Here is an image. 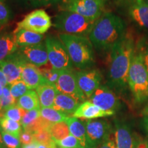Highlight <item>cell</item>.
I'll return each mask as SVG.
<instances>
[{
    "label": "cell",
    "instance_id": "30bf717a",
    "mask_svg": "<svg viewBox=\"0 0 148 148\" xmlns=\"http://www.w3.org/2000/svg\"><path fill=\"white\" fill-rule=\"evenodd\" d=\"M55 85L59 92L71 95L80 102L86 101V97L77 84L75 73L72 70H60L59 77Z\"/></svg>",
    "mask_w": 148,
    "mask_h": 148
},
{
    "label": "cell",
    "instance_id": "d6986e66",
    "mask_svg": "<svg viewBox=\"0 0 148 148\" xmlns=\"http://www.w3.org/2000/svg\"><path fill=\"white\" fill-rule=\"evenodd\" d=\"M80 103V101L72 96L58 92L55 98L53 108L61 111L68 116L71 114L73 115Z\"/></svg>",
    "mask_w": 148,
    "mask_h": 148
},
{
    "label": "cell",
    "instance_id": "7402d4cb",
    "mask_svg": "<svg viewBox=\"0 0 148 148\" xmlns=\"http://www.w3.org/2000/svg\"><path fill=\"white\" fill-rule=\"evenodd\" d=\"M65 122L69 127L70 134L75 137L80 142L83 147H86V131L85 122L74 116H69Z\"/></svg>",
    "mask_w": 148,
    "mask_h": 148
},
{
    "label": "cell",
    "instance_id": "484cf974",
    "mask_svg": "<svg viewBox=\"0 0 148 148\" xmlns=\"http://www.w3.org/2000/svg\"><path fill=\"white\" fill-rule=\"evenodd\" d=\"M0 129L3 132L19 138L20 134L22 132V125L20 122L9 119L3 116L0 118Z\"/></svg>",
    "mask_w": 148,
    "mask_h": 148
},
{
    "label": "cell",
    "instance_id": "ffe728a7",
    "mask_svg": "<svg viewBox=\"0 0 148 148\" xmlns=\"http://www.w3.org/2000/svg\"><path fill=\"white\" fill-rule=\"evenodd\" d=\"M36 91L40 108H53L55 98L59 92L55 84L51 83L43 84L37 88Z\"/></svg>",
    "mask_w": 148,
    "mask_h": 148
},
{
    "label": "cell",
    "instance_id": "f907efd6",
    "mask_svg": "<svg viewBox=\"0 0 148 148\" xmlns=\"http://www.w3.org/2000/svg\"><path fill=\"white\" fill-rule=\"evenodd\" d=\"M3 113H4V112H3L2 108H1V106H0V118L2 117V116H3Z\"/></svg>",
    "mask_w": 148,
    "mask_h": 148
},
{
    "label": "cell",
    "instance_id": "44dd1931",
    "mask_svg": "<svg viewBox=\"0 0 148 148\" xmlns=\"http://www.w3.org/2000/svg\"><path fill=\"white\" fill-rule=\"evenodd\" d=\"M13 33L15 35L16 42L18 47L41 43V41L44 38L43 34H40L23 29L14 31Z\"/></svg>",
    "mask_w": 148,
    "mask_h": 148
},
{
    "label": "cell",
    "instance_id": "d590c367",
    "mask_svg": "<svg viewBox=\"0 0 148 148\" xmlns=\"http://www.w3.org/2000/svg\"><path fill=\"white\" fill-rule=\"evenodd\" d=\"M34 140L41 144H49L53 141L49 130H39L33 134Z\"/></svg>",
    "mask_w": 148,
    "mask_h": 148
},
{
    "label": "cell",
    "instance_id": "816d5d0a",
    "mask_svg": "<svg viewBox=\"0 0 148 148\" xmlns=\"http://www.w3.org/2000/svg\"><path fill=\"white\" fill-rule=\"evenodd\" d=\"M1 26H2V25H1V24L0 23V29H1Z\"/></svg>",
    "mask_w": 148,
    "mask_h": 148
},
{
    "label": "cell",
    "instance_id": "52a82bcc",
    "mask_svg": "<svg viewBox=\"0 0 148 148\" xmlns=\"http://www.w3.org/2000/svg\"><path fill=\"white\" fill-rule=\"evenodd\" d=\"M105 2L106 0H64L62 8L96 21L102 15Z\"/></svg>",
    "mask_w": 148,
    "mask_h": 148
},
{
    "label": "cell",
    "instance_id": "bcb514c9",
    "mask_svg": "<svg viewBox=\"0 0 148 148\" xmlns=\"http://www.w3.org/2000/svg\"><path fill=\"white\" fill-rule=\"evenodd\" d=\"M0 148H5L4 144H3V140H2V136H1V130H0Z\"/></svg>",
    "mask_w": 148,
    "mask_h": 148
},
{
    "label": "cell",
    "instance_id": "3957f363",
    "mask_svg": "<svg viewBox=\"0 0 148 148\" xmlns=\"http://www.w3.org/2000/svg\"><path fill=\"white\" fill-rule=\"evenodd\" d=\"M58 38L67 49L73 65L82 70L89 69L93 65V46L88 37L61 33Z\"/></svg>",
    "mask_w": 148,
    "mask_h": 148
},
{
    "label": "cell",
    "instance_id": "5b68a950",
    "mask_svg": "<svg viewBox=\"0 0 148 148\" xmlns=\"http://www.w3.org/2000/svg\"><path fill=\"white\" fill-rule=\"evenodd\" d=\"M95 23L75 12L64 10L55 16L53 26L64 34L87 37Z\"/></svg>",
    "mask_w": 148,
    "mask_h": 148
},
{
    "label": "cell",
    "instance_id": "74e56055",
    "mask_svg": "<svg viewBox=\"0 0 148 148\" xmlns=\"http://www.w3.org/2000/svg\"><path fill=\"white\" fill-rule=\"evenodd\" d=\"M19 140L23 145H27V144L32 143L33 141H34V136L32 133L23 130L21 134H20Z\"/></svg>",
    "mask_w": 148,
    "mask_h": 148
},
{
    "label": "cell",
    "instance_id": "f35d334b",
    "mask_svg": "<svg viewBox=\"0 0 148 148\" xmlns=\"http://www.w3.org/2000/svg\"><path fill=\"white\" fill-rule=\"evenodd\" d=\"M98 148H116L115 145L114 140L111 138V136L106 140V141L103 142L101 145H99Z\"/></svg>",
    "mask_w": 148,
    "mask_h": 148
},
{
    "label": "cell",
    "instance_id": "c3c4849f",
    "mask_svg": "<svg viewBox=\"0 0 148 148\" xmlns=\"http://www.w3.org/2000/svg\"><path fill=\"white\" fill-rule=\"evenodd\" d=\"M106 1H107V0H106ZM110 1H116V2H123V3H127L128 1H130V0H110Z\"/></svg>",
    "mask_w": 148,
    "mask_h": 148
},
{
    "label": "cell",
    "instance_id": "b9f144b4",
    "mask_svg": "<svg viewBox=\"0 0 148 148\" xmlns=\"http://www.w3.org/2000/svg\"><path fill=\"white\" fill-rule=\"evenodd\" d=\"M0 82H1V84L3 85V87L8 85V82H7L6 77H5L4 73H3V72L1 71V68H0Z\"/></svg>",
    "mask_w": 148,
    "mask_h": 148
},
{
    "label": "cell",
    "instance_id": "5bb4252c",
    "mask_svg": "<svg viewBox=\"0 0 148 148\" xmlns=\"http://www.w3.org/2000/svg\"><path fill=\"white\" fill-rule=\"evenodd\" d=\"M26 62L16 51L4 60L0 62V68L6 77L8 84L21 79L22 67Z\"/></svg>",
    "mask_w": 148,
    "mask_h": 148
},
{
    "label": "cell",
    "instance_id": "83f0119b",
    "mask_svg": "<svg viewBox=\"0 0 148 148\" xmlns=\"http://www.w3.org/2000/svg\"><path fill=\"white\" fill-rule=\"evenodd\" d=\"M49 131L54 141L63 139L70 135L69 127L65 121L53 123L49 128Z\"/></svg>",
    "mask_w": 148,
    "mask_h": 148
},
{
    "label": "cell",
    "instance_id": "ee69618b",
    "mask_svg": "<svg viewBox=\"0 0 148 148\" xmlns=\"http://www.w3.org/2000/svg\"><path fill=\"white\" fill-rule=\"evenodd\" d=\"M143 126L145 128V130L146 133H147L148 136V116L144 118L143 120Z\"/></svg>",
    "mask_w": 148,
    "mask_h": 148
},
{
    "label": "cell",
    "instance_id": "7c38bea8",
    "mask_svg": "<svg viewBox=\"0 0 148 148\" xmlns=\"http://www.w3.org/2000/svg\"><path fill=\"white\" fill-rule=\"evenodd\" d=\"M77 84L85 97L89 98L100 86L101 74L97 69H82L75 72Z\"/></svg>",
    "mask_w": 148,
    "mask_h": 148
},
{
    "label": "cell",
    "instance_id": "4316f807",
    "mask_svg": "<svg viewBox=\"0 0 148 148\" xmlns=\"http://www.w3.org/2000/svg\"><path fill=\"white\" fill-rule=\"evenodd\" d=\"M40 116L52 123L65 121L69 116L53 108H40Z\"/></svg>",
    "mask_w": 148,
    "mask_h": 148
},
{
    "label": "cell",
    "instance_id": "8d00e7d4",
    "mask_svg": "<svg viewBox=\"0 0 148 148\" xmlns=\"http://www.w3.org/2000/svg\"><path fill=\"white\" fill-rule=\"evenodd\" d=\"M10 16V12L8 7L0 1V23L1 25H5L8 21Z\"/></svg>",
    "mask_w": 148,
    "mask_h": 148
},
{
    "label": "cell",
    "instance_id": "d6a6232c",
    "mask_svg": "<svg viewBox=\"0 0 148 148\" xmlns=\"http://www.w3.org/2000/svg\"><path fill=\"white\" fill-rule=\"evenodd\" d=\"M59 148H84L80 142L71 134L69 135L63 139L55 141Z\"/></svg>",
    "mask_w": 148,
    "mask_h": 148
},
{
    "label": "cell",
    "instance_id": "836d02e7",
    "mask_svg": "<svg viewBox=\"0 0 148 148\" xmlns=\"http://www.w3.org/2000/svg\"><path fill=\"white\" fill-rule=\"evenodd\" d=\"M1 130V129H0ZM2 140L5 148H21L19 138L13 135L3 132L1 130Z\"/></svg>",
    "mask_w": 148,
    "mask_h": 148
},
{
    "label": "cell",
    "instance_id": "d4e9b609",
    "mask_svg": "<svg viewBox=\"0 0 148 148\" xmlns=\"http://www.w3.org/2000/svg\"><path fill=\"white\" fill-rule=\"evenodd\" d=\"M134 52L137 54L148 71V33L136 37Z\"/></svg>",
    "mask_w": 148,
    "mask_h": 148
},
{
    "label": "cell",
    "instance_id": "7dc6e473",
    "mask_svg": "<svg viewBox=\"0 0 148 148\" xmlns=\"http://www.w3.org/2000/svg\"><path fill=\"white\" fill-rule=\"evenodd\" d=\"M59 0H41L42 3H51V2H56V1H58Z\"/></svg>",
    "mask_w": 148,
    "mask_h": 148
},
{
    "label": "cell",
    "instance_id": "e575fe53",
    "mask_svg": "<svg viewBox=\"0 0 148 148\" xmlns=\"http://www.w3.org/2000/svg\"><path fill=\"white\" fill-rule=\"evenodd\" d=\"M39 68L40 71H41L43 76L47 79L48 82L53 84L56 83L59 77V75H60V71L59 70L53 69L52 66H51L50 68H44L42 66V68Z\"/></svg>",
    "mask_w": 148,
    "mask_h": 148
},
{
    "label": "cell",
    "instance_id": "60d3db41",
    "mask_svg": "<svg viewBox=\"0 0 148 148\" xmlns=\"http://www.w3.org/2000/svg\"><path fill=\"white\" fill-rule=\"evenodd\" d=\"M38 148H57V145L55 143V141L53 140V142H51L49 144H41L38 143Z\"/></svg>",
    "mask_w": 148,
    "mask_h": 148
},
{
    "label": "cell",
    "instance_id": "ba28073f",
    "mask_svg": "<svg viewBox=\"0 0 148 148\" xmlns=\"http://www.w3.org/2000/svg\"><path fill=\"white\" fill-rule=\"evenodd\" d=\"M86 131V148H98L112 135L110 123L103 119H90L85 121Z\"/></svg>",
    "mask_w": 148,
    "mask_h": 148
},
{
    "label": "cell",
    "instance_id": "ab89813d",
    "mask_svg": "<svg viewBox=\"0 0 148 148\" xmlns=\"http://www.w3.org/2000/svg\"><path fill=\"white\" fill-rule=\"evenodd\" d=\"M134 148H148V140H135Z\"/></svg>",
    "mask_w": 148,
    "mask_h": 148
},
{
    "label": "cell",
    "instance_id": "9c48e42d",
    "mask_svg": "<svg viewBox=\"0 0 148 148\" xmlns=\"http://www.w3.org/2000/svg\"><path fill=\"white\" fill-rule=\"evenodd\" d=\"M51 25L52 23L49 14L44 10L38 9L29 12L21 21L18 22L16 28L14 31L23 29L40 34H44Z\"/></svg>",
    "mask_w": 148,
    "mask_h": 148
},
{
    "label": "cell",
    "instance_id": "8fae6325",
    "mask_svg": "<svg viewBox=\"0 0 148 148\" xmlns=\"http://www.w3.org/2000/svg\"><path fill=\"white\" fill-rule=\"evenodd\" d=\"M130 19L135 26L148 33V3L145 0H130L127 3Z\"/></svg>",
    "mask_w": 148,
    "mask_h": 148
},
{
    "label": "cell",
    "instance_id": "7bdbcfd3",
    "mask_svg": "<svg viewBox=\"0 0 148 148\" xmlns=\"http://www.w3.org/2000/svg\"><path fill=\"white\" fill-rule=\"evenodd\" d=\"M38 143L36 140L33 141L32 143L27 144V145H23L22 148H38Z\"/></svg>",
    "mask_w": 148,
    "mask_h": 148
},
{
    "label": "cell",
    "instance_id": "1f68e13d",
    "mask_svg": "<svg viewBox=\"0 0 148 148\" xmlns=\"http://www.w3.org/2000/svg\"><path fill=\"white\" fill-rule=\"evenodd\" d=\"M40 116V108H36L34 110L27 111L25 114L22 118L21 124L22 125V128L25 130L29 127V125L32 124L34 122L36 121Z\"/></svg>",
    "mask_w": 148,
    "mask_h": 148
},
{
    "label": "cell",
    "instance_id": "e0dca14e",
    "mask_svg": "<svg viewBox=\"0 0 148 148\" xmlns=\"http://www.w3.org/2000/svg\"><path fill=\"white\" fill-rule=\"evenodd\" d=\"M114 114L113 111H105L89 101H84L79 104L73 114L74 117L78 119L90 120L97 118L106 117Z\"/></svg>",
    "mask_w": 148,
    "mask_h": 148
},
{
    "label": "cell",
    "instance_id": "277c9868",
    "mask_svg": "<svg viewBox=\"0 0 148 148\" xmlns=\"http://www.w3.org/2000/svg\"><path fill=\"white\" fill-rule=\"evenodd\" d=\"M127 86L136 103H143L148 99V71L135 52L127 75Z\"/></svg>",
    "mask_w": 148,
    "mask_h": 148
},
{
    "label": "cell",
    "instance_id": "681fc988",
    "mask_svg": "<svg viewBox=\"0 0 148 148\" xmlns=\"http://www.w3.org/2000/svg\"><path fill=\"white\" fill-rule=\"evenodd\" d=\"M3 85L1 84V82H0V97H1V96L2 95V93H3Z\"/></svg>",
    "mask_w": 148,
    "mask_h": 148
},
{
    "label": "cell",
    "instance_id": "2e32d148",
    "mask_svg": "<svg viewBox=\"0 0 148 148\" xmlns=\"http://www.w3.org/2000/svg\"><path fill=\"white\" fill-rule=\"evenodd\" d=\"M21 80L31 90L36 89L42 85L49 83L43 76L39 68L27 62L22 67Z\"/></svg>",
    "mask_w": 148,
    "mask_h": 148
},
{
    "label": "cell",
    "instance_id": "8992f818",
    "mask_svg": "<svg viewBox=\"0 0 148 148\" xmlns=\"http://www.w3.org/2000/svg\"><path fill=\"white\" fill-rule=\"evenodd\" d=\"M49 64L53 69L72 70L73 64L67 49L60 39L54 37H47L45 41Z\"/></svg>",
    "mask_w": 148,
    "mask_h": 148
},
{
    "label": "cell",
    "instance_id": "4fadbf2b",
    "mask_svg": "<svg viewBox=\"0 0 148 148\" xmlns=\"http://www.w3.org/2000/svg\"><path fill=\"white\" fill-rule=\"evenodd\" d=\"M17 53L28 63L37 67H41L49 62L45 44L25 46L18 48Z\"/></svg>",
    "mask_w": 148,
    "mask_h": 148
},
{
    "label": "cell",
    "instance_id": "9a60e30c",
    "mask_svg": "<svg viewBox=\"0 0 148 148\" xmlns=\"http://www.w3.org/2000/svg\"><path fill=\"white\" fill-rule=\"evenodd\" d=\"M89 99L92 103L105 111L114 112L119 106V101L114 92L105 86L100 85Z\"/></svg>",
    "mask_w": 148,
    "mask_h": 148
},
{
    "label": "cell",
    "instance_id": "f6af8a7d",
    "mask_svg": "<svg viewBox=\"0 0 148 148\" xmlns=\"http://www.w3.org/2000/svg\"><path fill=\"white\" fill-rule=\"evenodd\" d=\"M26 1H29L33 5H38L42 3L41 0H26Z\"/></svg>",
    "mask_w": 148,
    "mask_h": 148
},
{
    "label": "cell",
    "instance_id": "f546056e",
    "mask_svg": "<svg viewBox=\"0 0 148 148\" xmlns=\"http://www.w3.org/2000/svg\"><path fill=\"white\" fill-rule=\"evenodd\" d=\"M9 86H10L11 95L16 99H18L21 96L27 93L29 90H31L21 79L9 84Z\"/></svg>",
    "mask_w": 148,
    "mask_h": 148
},
{
    "label": "cell",
    "instance_id": "f5cc1de1",
    "mask_svg": "<svg viewBox=\"0 0 148 148\" xmlns=\"http://www.w3.org/2000/svg\"><path fill=\"white\" fill-rule=\"evenodd\" d=\"M147 114H148V108H147Z\"/></svg>",
    "mask_w": 148,
    "mask_h": 148
},
{
    "label": "cell",
    "instance_id": "ac0fdd59",
    "mask_svg": "<svg viewBox=\"0 0 148 148\" xmlns=\"http://www.w3.org/2000/svg\"><path fill=\"white\" fill-rule=\"evenodd\" d=\"M114 135L116 148H134L135 140L130 129L125 123L116 121Z\"/></svg>",
    "mask_w": 148,
    "mask_h": 148
},
{
    "label": "cell",
    "instance_id": "4dcf8cb0",
    "mask_svg": "<svg viewBox=\"0 0 148 148\" xmlns=\"http://www.w3.org/2000/svg\"><path fill=\"white\" fill-rule=\"evenodd\" d=\"M26 112V110H23V109L21 108L17 105L15 104L6 109L4 111L3 116L9 119L21 123L22 118H23V116Z\"/></svg>",
    "mask_w": 148,
    "mask_h": 148
},
{
    "label": "cell",
    "instance_id": "f1b7e54d",
    "mask_svg": "<svg viewBox=\"0 0 148 148\" xmlns=\"http://www.w3.org/2000/svg\"><path fill=\"white\" fill-rule=\"evenodd\" d=\"M17 99H14L10 93L9 84L3 87L2 95L0 97V106L2 108L3 112L9 107L16 104Z\"/></svg>",
    "mask_w": 148,
    "mask_h": 148
},
{
    "label": "cell",
    "instance_id": "db71d44e",
    "mask_svg": "<svg viewBox=\"0 0 148 148\" xmlns=\"http://www.w3.org/2000/svg\"><path fill=\"white\" fill-rule=\"evenodd\" d=\"M0 1H3H3H4V0H0Z\"/></svg>",
    "mask_w": 148,
    "mask_h": 148
},
{
    "label": "cell",
    "instance_id": "7a4b0ae2",
    "mask_svg": "<svg viewBox=\"0 0 148 148\" xmlns=\"http://www.w3.org/2000/svg\"><path fill=\"white\" fill-rule=\"evenodd\" d=\"M127 33L123 20L110 12L102 14L90 31L88 38L98 51H110Z\"/></svg>",
    "mask_w": 148,
    "mask_h": 148
},
{
    "label": "cell",
    "instance_id": "11a10c76",
    "mask_svg": "<svg viewBox=\"0 0 148 148\" xmlns=\"http://www.w3.org/2000/svg\"><path fill=\"white\" fill-rule=\"evenodd\" d=\"M147 1V3H148V0H147V1Z\"/></svg>",
    "mask_w": 148,
    "mask_h": 148
},
{
    "label": "cell",
    "instance_id": "cb8c5ba5",
    "mask_svg": "<svg viewBox=\"0 0 148 148\" xmlns=\"http://www.w3.org/2000/svg\"><path fill=\"white\" fill-rule=\"evenodd\" d=\"M16 105L26 111L40 108L38 95L34 90H29L27 93L18 98Z\"/></svg>",
    "mask_w": 148,
    "mask_h": 148
},
{
    "label": "cell",
    "instance_id": "6da1fadb",
    "mask_svg": "<svg viewBox=\"0 0 148 148\" xmlns=\"http://www.w3.org/2000/svg\"><path fill=\"white\" fill-rule=\"evenodd\" d=\"M136 38L132 32H127L124 38L109 51L108 81L111 88L118 90L126 88Z\"/></svg>",
    "mask_w": 148,
    "mask_h": 148
},
{
    "label": "cell",
    "instance_id": "603a6c76",
    "mask_svg": "<svg viewBox=\"0 0 148 148\" xmlns=\"http://www.w3.org/2000/svg\"><path fill=\"white\" fill-rule=\"evenodd\" d=\"M18 47L14 33L0 35V62L15 53Z\"/></svg>",
    "mask_w": 148,
    "mask_h": 148
}]
</instances>
